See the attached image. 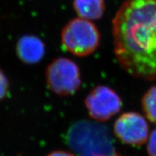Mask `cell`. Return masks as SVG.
<instances>
[{
	"instance_id": "cell-1",
	"label": "cell",
	"mask_w": 156,
	"mask_h": 156,
	"mask_svg": "<svg viewBox=\"0 0 156 156\" xmlns=\"http://www.w3.org/2000/svg\"><path fill=\"white\" fill-rule=\"evenodd\" d=\"M114 53L126 73L156 78V0H126L112 22Z\"/></svg>"
},
{
	"instance_id": "cell-2",
	"label": "cell",
	"mask_w": 156,
	"mask_h": 156,
	"mask_svg": "<svg viewBox=\"0 0 156 156\" xmlns=\"http://www.w3.org/2000/svg\"><path fill=\"white\" fill-rule=\"evenodd\" d=\"M66 141L78 156H121L108 128L96 122L82 120L74 123L67 132Z\"/></svg>"
},
{
	"instance_id": "cell-3",
	"label": "cell",
	"mask_w": 156,
	"mask_h": 156,
	"mask_svg": "<svg viewBox=\"0 0 156 156\" xmlns=\"http://www.w3.org/2000/svg\"><path fill=\"white\" fill-rule=\"evenodd\" d=\"M100 41V33L94 23L78 17L66 23L60 34L62 48L78 57L93 54Z\"/></svg>"
},
{
	"instance_id": "cell-4",
	"label": "cell",
	"mask_w": 156,
	"mask_h": 156,
	"mask_svg": "<svg viewBox=\"0 0 156 156\" xmlns=\"http://www.w3.org/2000/svg\"><path fill=\"white\" fill-rule=\"evenodd\" d=\"M46 82L48 89L60 96H69L80 87V69L71 58L59 56L48 64L46 69Z\"/></svg>"
},
{
	"instance_id": "cell-5",
	"label": "cell",
	"mask_w": 156,
	"mask_h": 156,
	"mask_svg": "<svg viewBox=\"0 0 156 156\" xmlns=\"http://www.w3.org/2000/svg\"><path fill=\"white\" fill-rule=\"evenodd\" d=\"M85 104L90 117L99 122L110 119L120 112L122 99L114 90L98 85L87 95Z\"/></svg>"
},
{
	"instance_id": "cell-6",
	"label": "cell",
	"mask_w": 156,
	"mask_h": 156,
	"mask_svg": "<svg viewBox=\"0 0 156 156\" xmlns=\"http://www.w3.org/2000/svg\"><path fill=\"white\" fill-rule=\"evenodd\" d=\"M114 131L123 143L139 147L147 142L149 126L141 114L126 112L117 119L114 123Z\"/></svg>"
},
{
	"instance_id": "cell-7",
	"label": "cell",
	"mask_w": 156,
	"mask_h": 156,
	"mask_svg": "<svg viewBox=\"0 0 156 156\" xmlns=\"http://www.w3.org/2000/svg\"><path fill=\"white\" fill-rule=\"evenodd\" d=\"M17 57L27 64L38 63L44 57L46 46L41 38L34 35H25L20 37L15 46Z\"/></svg>"
},
{
	"instance_id": "cell-8",
	"label": "cell",
	"mask_w": 156,
	"mask_h": 156,
	"mask_svg": "<svg viewBox=\"0 0 156 156\" xmlns=\"http://www.w3.org/2000/svg\"><path fill=\"white\" fill-rule=\"evenodd\" d=\"M73 7L78 17L93 22L103 17L105 12V1L73 0Z\"/></svg>"
},
{
	"instance_id": "cell-9",
	"label": "cell",
	"mask_w": 156,
	"mask_h": 156,
	"mask_svg": "<svg viewBox=\"0 0 156 156\" xmlns=\"http://www.w3.org/2000/svg\"><path fill=\"white\" fill-rule=\"evenodd\" d=\"M142 107L148 119L156 124V85L152 86L144 94Z\"/></svg>"
},
{
	"instance_id": "cell-10",
	"label": "cell",
	"mask_w": 156,
	"mask_h": 156,
	"mask_svg": "<svg viewBox=\"0 0 156 156\" xmlns=\"http://www.w3.org/2000/svg\"><path fill=\"white\" fill-rule=\"evenodd\" d=\"M9 83L8 78L5 73L0 69V102L3 101L9 92Z\"/></svg>"
},
{
	"instance_id": "cell-11",
	"label": "cell",
	"mask_w": 156,
	"mask_h": 156,
	"mask_svg": "<svg viewBox=\"0 0 156 156\" xmlns=\"http://www.w3.org/2000/svg\"><path fill=\"white\" fill-rule=\"evenodd\" d=\"M147 150L150 156H156V129L151 132L147 143Z\"/></svg>"
},
{
	"instance_id": "cell-12",
	"label": "cell",
	"mask_w": 156,
	"mask_h": 156,
	"mask_svg": "<svg viewBox=\"0 0 156 156\" xmlns=\"http://www.w3.org/2000/svg\"><path fill=\"white\" fill-rule=\"evenodd\" d=\"M47 156H75L73 154L69 152H65V151H54L50 154H48Z\"/></svg>"
}]
</instances>
